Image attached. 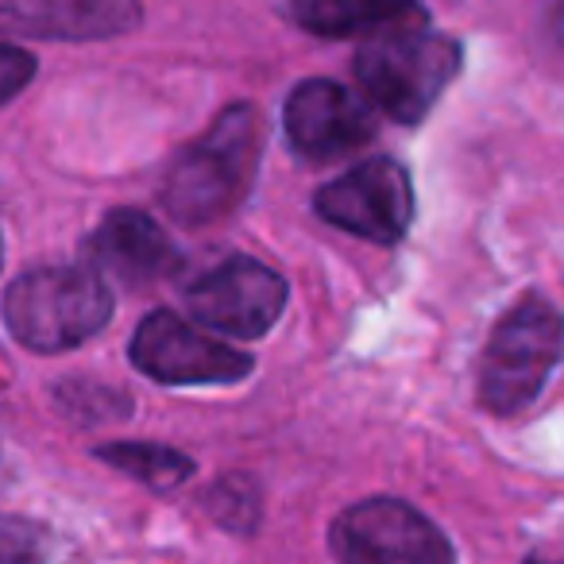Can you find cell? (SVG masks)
Returning a JSON list of instances; mask_svg holds the SVG:
<instances>
[{"mask_svg":"<svg viewBox=\"0 0 564 564\" xmlns=\"http://www.w3.org/2000/svg\"><path fill=\"white\" fill-rule=\"evenodd\" d=\"M263 155V117L236 101L171 163L159 202L178 225L202 228L228 217L248 197Z\"/></svg>","mask_w":564,"mask_h":564,"instance_id":"6da1fadb","label":"cell"},{"mask_svg":"<svg viewBox=\"0 0 564 564\" xmlns=\"http://www.w3.org/2000/svg\"><path fill=\"white\" fill-rule=\"evenodd\" d=\"M352 66L364 97L379 112L399 124H422L464 70V47L425 24L394 28L364 40Z\"/></svg>","mask_w":564,"mask_h":564,"instance_id":"7a4b0ae2","label":"cell"},{"mask_svg":"<svg viewBox=\"0 0 564 564\" xmlns=\"http://www.w3.org/2000/svg\"><path fill=\"white\" fill-rule=\"evenodd\" d=\"M0 317L24 348L55 356L109 325L112 291L94 267H40L9 282Z\"/></svg>","mask_w":564,"mask_h":564,"instance_id":"3957f363","label":"cell"},{"mask_svg":"<svg viewBox=\"0 0 564 564\" xmlns=\"http://www.w3.org/2000/svg\"><path fill=\"white\" fill-rule=\"evenodd\" d=\"M564 352V317L541 294H522L495 322L479 360V406L510 417L538 402Z\"/></svg>","mask_w":564,"mask_h":564,"instance_id":"277c9868","label":"cell"},{"mask_svg":"<svg viewBox=\"0 0 564 564\" xmlns=\"http://www.w3.org/2000/svg\"><path fill=\"white\" fill-rule=\"evenodd\" d=\"M329 549L340 564H456L445 530L402 499H364L340 510Z\"/></svg>","mask_w":564,"mask_h":564,"instance_id":"5b68a950","label":"cell"},{"mask_svg":"<svg viewBox=\"0 0 564 564\" xmlns=\"http://www.w3.org/2000/svg\"><path fill=\"white\" fill-rule=\"evenodd\" d=\"M132 356L135 371L163 387H225L240 383L251 376L256 360L225 340L209 337L194 322H182L171 310L148 314L132 333Z\"/></svg>","mask_w":564,"mask_h":564,"instance_id":"8992f818","label":"cell"},{"mask_svg":"<svg viewBox=\"0 0 564 564\" xmlns=\"http://www.w3.org/2000/svg\"><path fill=\"white\" fill-rule=\"evenodd\" d=\"M314 209L340 232L399 243L414 220V182L391 155H376L317 189Z\"/></svg>","mask_w":564,"mask_h":564,"instance_id":"52a82bcc","label":"cell"},{"mask_svg":"<svg viewBox=\"0 0 564 564\" xmlns=\"http://www.w3.org/2000/svg\"><path fill=\"white\" fill-rule=\"evenodd\" d=\"M186 310L205 329L240 340L267 337L286 310V279L259 259L232 256L189 282Z\"/></svg>","mask_w":564,"mask_h":564,"instance_id":"ba28073f","label":"cell"},{"mask_svg":"<svg viewBox=\"0 0 564 564\" xmlns=\"http://www.w3.org/2000/svg\"><path fill=\"white\" fill-rule=\"evenodd\" d=\"M282 128L294 155L306 163H333L376 140V112L360 94L333 78H306L282 105Z\"/></svg>","mask_w":564,"mask_h":564,"instance_id":"9c48e42d","label":"cell"},{"mask_svg":"<svg viewBox=\"0 0 564 564\" xmlns=\"http://www.w3.org/2000/svg\"><path fill=\"white\" fill-rule=\"evenodd\" d=\"M86 259L101 279L151 286L182 271V248L143 209H112L89 232Z\"/></svg>","mask_w":564,"mask_h":564,"instance_id":"30bf717a","label":"cell"},{"mask_svg":"<svg viewBox=\"0 0 564 564\" xmlns=\"http://www.w3.org/2000/svg\"><path fill=\"white\" fill-rule=\"evenodd\" d=\"M143 24L140 0H0V35L47 43L117 40Z\"/></svg>","mask_w":564,"mask_h":564,"instance_id":"8fae6325","label":"cell"},{"mask_svg":"<svg viewBox=\"0 0 564 564\" xmlns=\"http://www.w3.org/2000/svg\"><path fill=\"white\" fill-rule=\"evenodd\" d=\"M286 17L322 40H371L379 32L425 24L422 0H286Z\"/></svg>","mask_w":564,"mask_h":564,"instance_id":"7c38bea8","label":"cell"},{"mask_svg":"<svg viewBox=\"0 0 564 564\" xmlns=\"http://www.w3.org/2000/svg\"><path fill=\"white\" fill-rule=\"evenodd\" d=\"M97 456L151 491H174L194 476V460L186 453L171 445H151V441H112L97 448Z\"/></svg>","mask_w":564,"mask_h":564,"instance_id":"4fadbf2b","label":"cell"},{"mask_svg":"<svg viewBox=\"0 0 564 564\" xmlns=\"http://www.w3.org/2000/svg\"><path fill=\"white\" fill-rule=\"evenodd\" d=\"M0 564H58V541L28 518L0 514Z\"/></svg>","mask_w":564,"mask_h":564,"instance_id":"5bb4252c","label":"cell"},{"mask_svg":"<svg viewBox=\"0 0 564 564\" xmlns=\"http://www.w3.org/2000/svg\"><path fill=\"white\" fill-rule=\"evenodd\" d=\"M205 502H209V514L217 518L220 525H228V530L251 533L259 525V491L251 479H243V476L220 479V484L209 487Z\"/></svg>","mask_w":564,"mask_h":564,"instance_id":"9a60e30c","label":"cell"},{"mask_svg":"<svg viewBox=\"0 0 564 564\" xmlns=\"http://www.w3.org/2000/svg\"><path fill=\"white\" fill-rule=\"evenodd\" d=\"M58 406L66 414H86V422H105V417H124L132 410V399L112 387H94V383H82V379H70V383L58 387Z\"/></svg>","mask_w":564,"mask_h":564,"instance_id":"2e32d148","label":"cell"},{"mask_svg":"<svg viewBox=\"0 0 564 564\" xmlns=\"http://www.w3.org/2000/svg\"><path fill=\"white\" fill-rule=\"evenodd\" d=\"M35 70H40L35 55H28L17 43H0V105L17 101V97L32 86Z\"/></svg>","mask_w":564,"mask_h":564,"instance_id":"e0dca14e","label":"cell"},{"mask_svg":"<svg viewBox=\"0 0 564 564\" xmlns=\"http://www.w3.org/2000/svg\"><path fill=\"white\" fill-rule=\"evenodd\" d=\"M549 28H553L556 43H564V0H556L553 4V20H549Z\"/></svg>","mask_w":564,"mask_h":564,"instance_id":"ac0fdd59","label":"cell"},{"mask_svg":"<svg viewBox=\"0 0 564 564\" xmlns=\"http://www.w3.org/2000/svg\"><path fill=\"white\" fill-rule=\"evenodd\" d=\"M522 564H564V553H545V549H541V553L525 556Z\"/></svg>","mask_w":564,"mask_h":564,"instance_id":"d6986e66","label":"cell"},{"mask_svg":"<svg viewBox=\"0 0 564 564\" xmlns=\"http://www.w3.org/2000/svg\"><path fill=\"white\" fill-rule=\"evenodd\" d=\"M0 263H4V236H0Z\"/></svg>","mask_w":564,"mask_h":564,"instance_id":"ffe728a7","label":"cell"}]
</instances>
